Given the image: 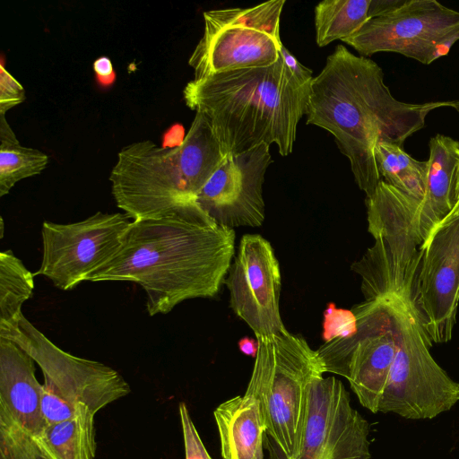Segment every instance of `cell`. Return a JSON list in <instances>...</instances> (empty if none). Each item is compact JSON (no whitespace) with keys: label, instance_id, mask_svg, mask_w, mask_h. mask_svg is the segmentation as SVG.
I'll use <instances>...</instances> for the list:
<instances>
[{"label":"cell","instance_id":"obj_29","mask_svg":"<svg viewBox=\"0 0 459 459\" xmlns=\"http://www.w3.org/2000/svg\"><path fill=\"white\" fill-rule=\"evenodd\" d=\"M238 347L242 353L255 358L258 349L257 340L255 341L249 337H244L239 340Z\"/></svg>","mask_w":459,"mask_h":459},{"label":"cell","instance_id":"obj_30","mask_svg":"<svg viewBox=\"0 0 459 459\" xmlns=\"http://www.w3.org/2000/svg\"><path fill=\"white\" fill-rule=\"evenodd\" d=\"M454 205L459 202V161L456 168L454 187Z\"/></svg>","mask_w":459,"mask_h":459},{"label":"cell","instance_id":"obj_26","mask_svg":"<svg viewBox=\"0 0 459 459\" xmlns=\"http://www.w3.org/2000/svg\"><path fill=\"white\" fill-rule=\"evenodd\" d=\"M25 100L23 86L0 65V116Z\"/></svg>","mask_w":459,"mask_h":459},{"label":"cell","instance_id":"obj_17","mask_svg":"<svg viewBox=\"0 0 459 459\" xmlns=\"http://www.w3.org/2000/svg\"><path fill=\"white\" fill-rule=\"evenodd\" d=\"M222 459H264L266 429L259 402L237 395L213 411Z\"/></svg>","mask_w":459,"mask_h":459},{"label":"cell","instance_id":"obj_27","mask_svg":"<svg viewBox=\"0 0 459 459\" xmlns=\"http://www.w3.org/2000/svg\"><path fill=\"white\" fill-rule=\"evenodd\" d=\"M280 55L297 81L303 86H309L314 78L312 70L303 65L283 44L281 46Z\"/></svg>","mask_w":459,"mask_h":459},{"label":"cell","instance_id":"obj_12","mask_svg":"<svg viewBox=\"0 0 459 459\" xmlns=\"http://www.w3.org/2000/svg\"><path fill=\"white\" fill-rule=\"evenodd\" d=\"M420 249L416 305L431 342H447L459 303V215L445 217Z\"/></svg>","mask_w":459,"mask_h":459},{"label":"cell","instance_id":"obj_16","mask_svg":"<svg viewBox=\"0 0 459 459\" xmlns=\"http://www.w3.org/2000/svg\"><path fill=\"white\" fill-rule=\"evenodd\" d=\"M429 146L425 194L421 201L415 202L412 220L421 245L454 207L455 177L459 161V142L452 137L437 134L430 139Z\"/></svg>","mask_w":459,"mask_h":459},{"label":"cell","instance_id":"obj_23","mask_svg":"<svg viewBox=\"0 0 459 459\" xmlns=\"http://www.w3.org/2000/svg\"><path fill=\"white\" fill-rule=\"evenodd\" d=\"M0 459H44L35 438L1 410Z\"/></svg>","mask_w":459,"mask_h":459},{"label":"cell","instance_id":"obj_9","mask_svg":"<svg viewBox=\"0 0 459 459\" xmlns=\"http://www.w3.org/2000/svg\"><path fill=\"white\" fill-rule=\"evenodd\" d=\"M126 213L95 214L77 222L44 221L42 260L35 275L49 279L62 290L76 287L118 251L132 221Z\"/></svg>","mask_w":459,"mask_h":459},{"label":"cell","instance_id":"obj_15","mask_svg":"<svg viewBox=\"0 0 459 459\" xmlns=\"http://www.w3.org/2000/svg\"><path fill=\"white\" fill-rule=\"evenodd\" d=\"M34 359L14 342L0 337V410L37 437L47 426L42 410L43 385Z\"/></svg>","mask_w":459,"mask_h":459},{"label":"cell","instance_id":"obj_11","mask_svg":"<svg viewBox=\"0 0 459 459\" xmlns=\"http://www.w3.org/2000/svg\"><path fill=\"white\" fill-rule=\"evenodd\" d=\"M370 426L351 404L342 382L316 377L309 385L307 418L298 459H370Z\"/></svg>","mask_w":459,"mask_h":459},{"label":"cell","instance_id":"obj_31","mask_svg":"<svg viewBox=\"0 0 459 459\" xmlns=\"http://www.w3.org/2000/svg\"><path fill=\"white\" fill-rule=\"evenodd\" d=\"M459 215V202L456 203L447 216Z\"/></svg>","mask_w":459,"mask_h":459},{"label":"cell","instance_id":"obj_5","mask_svg":"<svg viewBox=\"0 0 459 459\" xmlns=\"http://www.w3.org/2000/svg\"><path fill=\"white\" fill-rule=\"evenodd\" d=\"M0 337L18 344L41 369L42 410L47 424L72 417L80 404L97 413L131 392L117 370L63 351L24 316L15 330Z\"/></svg>","mask_w":459,"mask_h":459},{"label":"cell","instance_id":"obj_24","mask_svg":"<svg viewBox=\"0 0 459 459\" xmlns=\"http://www.w3.org/2000/svg\"><path fill=\"white\" fill-rule=\"evenodd\" d=\"M357 331L356 316L351 310L336 308L329 304L324 313L323 339L325 342L335 339L348 338Z\"/></svg>","mask_w":459,"mask_h":459},{"label":"cell","instance_id":"obj_7","mask_svg":"<svg viewBox=\"0 0 459 459\" xmlns=\"http://www.w3.org/2000/svg\"><path fill=\"white\" fill-rule=\"evenodd\" d=\"M285 0L204 13V35L190 56L194 79L272 65L280 58V20Z\"/></svg>","mask_w":459,"mask_h":459},{"label":"cell","instance_id":"obj_25","mask_svg":"<svg viewBox=\"0 0 459 459\" xmlns=\"http://www.w3.org/2000/svg\"><path fill=\"white\" fill-rule=\"evenodd\" d=\"M186 459H213L205 448L185 403L178 406Z\"/></svg>","mask_w":459,"mask_h":459},{"label":"cell","instance_id":"obj_28","mask_svg":"<svg viewBox=\"0 0 459 459\" xmlns=\"http://www.w3.org/2000/svg\"><path fill=\"white\" fill-rule=\"evenodd\" d=\"M93 70L101 82L107 84L113 82L115 77L114 67L108 56L98 57L93 62Z\"/></svg>","mask_w":459,"mask_h":459},{"label":"cell","instance_id":"obj_20","mask_svg":"<svg viewBox=\"0 0 459 459\" xmlns=\"http://www.w3.org/2000/svg\"><path fill=\"white\" fill-rule=\"evenodd\" d=\"M33 277L11 250L0 253V336L19 326L22 307L32 295Z\"/></svg>","mask_w":459,"mask_h":459},{"label":"cell","instance_id":"obj_10","mask_svg":"<svg viewBox=\"0 0 459 459\" xmlns=\"http://www.w3.org/2000/svg\"><path fill=\"white\" fill-rule=\"evenodd\" d=\"M118 208L138 220L194 200L178 167V149L143 140L123 147L110 175Z\"/></svg>","mask_w":459,"mask_h":459},{"label":"cell","instance_id":"obj_8","mask_svg":"<svg viewBox=\"0 0 459 459\" xmlns=\"http://www.w3.org/2000/svg\"><path fill=\"white\" fill-rule=\"evenodd\" d=\"M398 351L382 394L378 411L410 420L433 419L459 402V383L430 353L433 342L418 310L399 306Z\"/></svg>","mask_w":459,"mask_h":459},{"label":"cell","instance_id":"obj_22","mask_svg":"<svg viewBox=\"0 0 459 459\" xmlns=\"http://www.w3.org/2000/svg\"><path fill=\"white\" fill-rule=\"evenodd\" d=\"M48 164V156L22 146L5 116H0V196L7 195L17 182L40 174Z\"/></svg>","mask_w":459,"mask_h":459},{"label":"cell","instance_id":"obj_2","mask_svg":"<svg viewBox=\"0 0 459 459\" xmlns=\"http://www.w3.org/2000/svg\"><path fill=\"white\" fill-rule=\"evenodd\" d=\"M440 108L459 111V101H401L392 95L375 61L339 44L309 84L305 115L307 125L333 134L350 161L356 184L369 197L382 180L375 158L377 144L403 146L425 126L427 116Z\"/></svg>","mask_w":459,"mask_h":459},{"label":"cell","instance_id":"obj_3","mask_svg":"<svg viewBox=\"0 0 459 459\" xmlns=\"http://www.w3.org/2000/svg\"><path fill=\"white\" fill-rule=\"evenodd\" d=\"M308 91L280 55L269 66L193 79L183 97L190 109L206 117L224 156L263 144H276L279 153L287 156L306 113Z\"/></svg>","mask_w":459,"mask_h":459},{"label":"cell","instance_id":"obj_13","mask_svg":"<svg viewBox=\"0 0 459 459\" xmlns=\"http://www.w3.org/2000/svg\"><path fill=\"white\" fill-rule=\"evenodd\" d=\"M224 283L230 307L255 336L286 331L279 309L280 267L268 240L256 234L244 235Z\"/></svg>","mask_w":459,"mask_h":459},{"label":"cell","instance_id":"obj_6","mask_svg":"<svg viewBox=\"0 0 459 459\" xmlns=\"http://www.w3.org/2000/svg\"><path fill=\"white\" fill-rule=\"evenodd\" d=\"M368 16L342 40L362 56L393 52L430 65L459 40V12L436 0H371Z\"/></svg>","mask_w":459,"mask_h":459},{"label":"cell","instance_id":"obj_21","mask_svg":"<svg viewBox=\"0 0 459 459\" xmlns=\"http://www.w3.org/2000/svg\"><path fill=\"white\" fill-rule=\"evenodd\" d=\"M371 0H324L315 7L316 41L325 47L354 35L369 19Z\"/></svg>","mask_w":459,"mask_h":459},{"label":"cell","instance_id":"obj_32","mask_svg":"<svg viewBox=\"0 0 459 459\" xmlns=\"http://www.w3.org/2000/svg\"><path fill=\"white\" fill-rule=\"evenodd\" d=\"M4 223H3V219L1 218V238H3V233H4Z\"/></svg>","mask_w":459,"mask_h":459},{"label":"cell","instance_id":"obj_1","mask_svg":"<svg viewBox=\"0 0 459 459\" xmlns=\"http://www.w3.org/2000/svg\"><path fill=\"white\" fill-rule=\"evenodd\" d=\"M234 255V230L194 199L132 221L118 251L87 281H134L151 316L168 314L184 300L216 296Z\"/></svg>","mask_w":459,"mask_h":459},{"label":"cell","instance_id":"obj_4","mask_svg":"<svg viewBox=\"0 0 459 459\" xmlns=\"http://www.w3.org/2000/svg\"><path fill=\"white\" fill-rule=\"evenodd\" d=\"M258 349L245 394L260 404L266 435L283 459H298L307 418L310 383L325 373L316 351L287 330L256 336Z\"/></svg>","mask_w":459,"mask_h":459},{"label":"cell","instance_id":"obj_18","mask_svg":"<svg viewBox=\"0 0 459 459\" xmlns=\"http://www.w3.org/2000/svg\"><path fill=\"white\" fill-rule=\"evenodd\" d=\"M87 405L77 406L74 414L47 424L35 441L44 459H94L97 449L94 418Z\"/></svg>","mask_w":459,"mask_h":459},{"label":"cell","instance_id":"obj_14","mask_svg":"<svg viewBox=\"0 0 459 459\" xmlns=\"http://www.w3.org/2000/svg\"><path fill=\"white\" fill-rule=\"evenodd\" d=\"M271 162L267 144L227 154L198 193L196 202L221 225L231 229L261 226L264 220L263 184Z\"/></svg>","mask_w":459,"mask_h":459},{"label":"cell","instance_id":"obj_19","mask_svg":"<svg viewBox=\"0 0 459 459\" xmlns=\"http://www.w3.org/2000/svg\"><path fill=\"white\" fill-rule=\"evenodd\" d=\"M178 167L195 198L225 156L206 117L196 111L188 133L178 146Z\"/></svg>","mask_w":459,"mask_h":459}]
</instances>
